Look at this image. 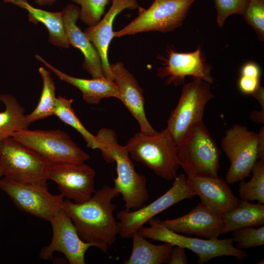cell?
Segmentation results:
<instances>
[{"label": "cell", "mask_w": 264, "mask_h": 264, "mask_svg": "<svg viewBox=\"0 0 264 264\" xmlns=\"http://www.w3.org/2000/svg\"><path fill=\"white\" fill-rule=\"evenodd\" d=\"M148 223L149 227L143 226L138 231L141 236L152 241L169 243L173 246L188 249L197 255L199 264L223 256H233L240 261L248 256L245 251L234 246L232 238L201 239L189 237L169 229L154 218Z\"/></svg>", "instance_id": "5b68a950"}, {"label": "cell", "mask_w": 264, "mask_h": 264, "mask_svg": "<svg viewBox=\"0 0 264 264\" xmlns=\"http://www.w3.org/2000/svg\"><path fill=\"white\" fill-rule=\"evenodd\" d=\"M132 238V252L124 264H162L168 263L173 246L169 243L156 245L151 243L138 232Z\"/></svg>", "instance_id": "603a6c76"}, {"label": "cell", "mask_w": 264, "mask_h": 264, "mask_svg": "<svg viewBox=\"0 0 264 264\" xmlns=\"http://www.w3.org/2000/svg\"><path fill=\"white\" fill-rule=\"evenodd\" d=\"M164 65L157 70L158 76L166 78L165 83L178 86L183 84L186 77L200 79L211 84L214 79L211 76V66L206 62L198 46L194 51L178 52L169 48L165 57L160 56Z\"/></svg>", "instance_id": "9a60e30c"}, {"label": "cell", "mask_w": 264, "mask_h": 264, "mask_svg": "<svg viewBox=\"0 0 264 264\" xmlns=\"http://www.w3.org/2000/svg\"><path fill=\"white\" fill-rule=\"evenodd\" d=\"M261 86L260 79L241 75L238 87L243 93L251 95Z\"/></svg>", "instance_id": "d6a6232c"}, {"label": "cell", "mask_w": 264, "mask_h": 264, "mask_svg": "<svg viewBox=\"0 0 264 264\" xmlns=\"http://www.w3.org/2000/svg\"><path fill=\"white\" fill-rule=\"evenodd\" d=\"M48 164L11 137L0 142V167L3 176L28 183L47 182Z\"/></svg>", "instance_id": "8fae6325"}, {"label": "cell", "mask_w": 264, "mask_h": 264, "mask_svg": "<svg viewBox=\"0 0 264 264\" xmlns=\"http://www.w3.org/2000/svg\"><path fill=\"white\" fill-rule=\"evenodd\" d=\"M35 57L60 80L79 89L82 92L83 99L87 103L97 104L105 98L114 97L119 99L118 90L114 81L106 77L92 78L91 79L75 77L55 68L40 55H35Z\"/></svg>", "instance_id": "44dd1931"}, {"label": "cell", "mask_w": 264, "mask_h": 264, "mask_svg": "<svg viewBox=\"0 0 264 264\" xmlns=\"http://www.w3.org/2000/svg\"><path fill=\"white\" fill-rule=\"evenodd\" d=\"M62 12L69 45L79 49L84 55L83 68L93 78L106 77L98 52L84 31L77 25L80 15L79 7L73 4H68Z\"/></svg>", "instance_id": "d6986e66"}, {"label": "cell", "mask_w": 264, "mask_h": 264, "mask_svg": "<svg viewBox=\"0 0 264 264\" xmlns=\"http://www.w3.org/2000/svg\"><path fill=\"white\" fill-rule=\"evenodd\" d=\"M176 153L188 176L219 177L220 151L203 121L185 132L176 144Z\"/></svg>", "instance_id": "3957f363"}, {"label": "cell", "mask_w": 264, "mask_h": 264, "mask_svg": "<svg viewBox=\"0 0 264 264\" xmlns=\"http://www.w3.org/2000/svg\"><path fill=\"white\" fill-rule=\"evenodd\" d=\"M195 0H154L147 9L140 7L139 15L122 29L114 31V37L150 31H172L182 25Z\"/></svg>", "instance_id": "52a82bcc"}, {"label": "cell", "mask_w": 264, "mask_h": 264, "mask_svg": "<svg viewBox=\"0 0 264 264\" xmlns=\"http://www.w3.org/2000/svg\"><path fill=\"white\" fill-rule=\"evenodd\" d=\"M3 176V174H2V171H1V168H0V178Z\"/></svg>", "instance_id": "ab89813d"}, {"label": "cell", "mask_w": 264, "mask_h": 264, "mask_svg": "<svg viewBox=\"0 0 264 264\" xmlns=\"http://www.w3.org/2000/svg\"><path fill=\"white\" fill-rule=\"evenodd\" d=\"M187 257L186 255L185 248L176 246L173 248L170 257L168 264H187Z\"/></svg>", "instance_id": "836d02e7"}, {"label": "cell", "mask_w": 264, "mask_h": 264, "mask_svg": "<svg viewBox=\"0 0 264 264\" xmlns=\"http://www.w3.org/2000/svg\"><path fill=\"white\" fill-rule=\"evenodd\" d=\"M39 72L43 81V88L39 101L33 111L26 115L27 123H31L41 119L54 115L57 97L55 95V83L50 71L44 67L39 68Z\"/></svg>", "instance_id": "484cf974"}, {"label": "cell", "mask_w": 264, "mask_h": 264, "mask_svg": "<svg viewBox=\"0 0 264 264\" xmlns=\"http://www.w3.org/2000/svg\"><path fill=\"white\" fill-rule=\"evenodd\" d=\"M125 146L132 159L145 165L157 176L168 181L176 176L179 166L176 143L167 128L153 134L140 131Z\"/></svg>", "instance_id": "277c9868"}, {"label": "cell", "mask_w": 264, "mask_h": 264, "mask_svg": "<svg viewBox=\"0 0 264 264\" xmlns=\"http://www.w3.org/2000/svg\"><path fill=\"white\" fill-rule=\"evenodd\" d=\"M73 99L65 97H57L54 115L62 122L68 125L79 132L87 143L88 148L99 149L100 146L95 135L91 134L83 126L72 107Z\"/></svg>", "instance_id": "4316f807"}, {"label": "cell", "mask_w": 264, "mask_h": 264, "mask_svg": "<svg viewBox=\"0 0 264 264\" xmlns=\"http://www.w3.org/2000/svg\"><path fill=\"white\" fill-rule=\"evenodd\" d=\"M80 6L79 18L83 22L93 26L101 19L110 0H71Z\"/></svg>", "instance_id": "f1b7e54d"}, {"label": "cell", "mask_w": 264, "mask_h": 264, "mask_svg": "<svg viewBox=\"0 0 264 264\" xmlns=\"http://www.w3.org/2000/svg\"><path fill=\"white\" fill-rule=\"evenodd\" d=\"M139 7L137 0H112L111 5L104 17L95 25L88 26L84 30L99 55L106 77L113 81L108 52L110 43L114 38V20L122 11Z\"/></svg>", "instance_id": "ac0fdd59"}, {"label": "cell", "mask_w": 264, "mask_h": 264, "mask_svg": "<svg viewBox=\"0 0 264 264\" xmlns=\"http://www.w3.org/2000/svg\"><path fill=\"white\" fill-rule=\"evenodd\" d=\"M255 98L261 104L262 109L264 110V88L260 86L259 88L251 95Z\"/></svg>", "instance_id": "8d00e7d4"}, {"label": "cell", "mask_w": 264, "mask_h": 264, "mask_svg": "<svg viewBox=\"0 0 264 264\" xmlns=\"http://www.w3.org/2000/svg\"><path fill=\"white\" fill-rule=\"evenodd\" d=\"M258 133L240 124H234L225 132L221 147L230 166L225 176L227 184H233L250 176L258 159Z\"/></svg>", "instance_id": "30bf717a"}, {"label": "cell", "mask_w": 264, "mask_h": 264, "mask_svg": "<svg viewBox=\"0 0 264 264\" xmlns=\"http://www.w3.org/2000/svg\"><path fill=\"white\" fill-rule=\"evenodd\" d=\"M95 174L85 163L59 162L47 166L48 179L56 183L64 197L78 203L88 200L96 191Z\"/></svg>", "instance_id": "5bb4252c"}, {"label": "cell", "mask_w": 264, "mask_h": 264, "mask_svg": "<svg viewBox=\"0 0 264 264\" xmlns=\"http://www.w3.org/2000/svg\"><path fill=\"white\" fill-rule=\"evenodd\" d=\"M220 216L224 222L222 234L242 228L264 225V205L240 199L236 207Z\"/></svg>", "instance_id": "cb8c5ba5"}, {"label": "cell", "mask_w": 264, "mask_h": 264, "mask_svg": "<svg viewBox=\"0 0 264 264\" xmlns=\"http://www.w3.org/2000/svg\"><path fill=\"white\" fill-rule=\"evenodd\" d=\"M246 23L252 27L258 39L264 41V0H247L243 14Z\"/></svg>", "instance_id": "4dcf8cb0"}, {"label": "cell", "mask_w": 264, "mask_h": 264, "mask_svg": "<svg viewBox=\"0 0 264 264\" xmlns=\"http://www.w3.org/2000/svg\"><path fill=\"white\" fill-rule=\"evenodd\" d=\"M95 136L104 160L108 163H116L114 187L125 202V210H133L142 207L149 197L146 178L135 170L125 145L119 144L115 132L110 129L102 128Z\"/></svg>", "instance_id": "7a4b0ae2"}, {"label": "cell", "mask_w": 264, "mask_h": 264, "mask_svg": "<svg viewBox=\"0 0 264 264\" xmlns=\"http://www.w3.org/2000/svg\"><path fill=\"white\" fill-rule=\"evenodd\" d=\"M110 68L118 90L119 100L138 122L140 132L148 134L156 133L157 131L146 117L143 90L136 79L121 62L110 64Z\"/></svg>", "instance_id": "e0dca14e"}, {"label": "cell", "mask_w": 264, "mask_h": 264, "mask_svg": "<svg viewBox=\"0 0 264 264\" xmlns=\"http://www.w3.org/2000/svg\"><path fill=\"white\" fill-rule=\"evenodd\" d=\"M0 101L5 110L0 112V142L11 137L12 134L20 130L27 129L29 124L24 114V109L17 98L8 94H0Z\"/></svg>", "instance_id": "d4e9b609"}, {"label": "cell", "mask_w": 264, "mask_h": 264, "mask_svg": "<svg viewBox=\"0 0 264 264\" xmlns=\"http://www.w3.org/2000/svg\"><path fill=\"white\" fill-rule=\"evenodd\" d=\"M251 120L255 122L264 124V110L261 111H255L250 114Z\"/></svg>", "instance_id": "74e56055"}, {"label": "cell", "mask_w": 264, "mask_h": 264, "mask_svg": "<svg viewBox=\"0 0 264 264\" xmlns=\"http://www.w3.org/2000/svg\"><path fill=\"white\" fill-rule=\"evenodd\" d=\"M120 195L114 187L104 185L82 203L64 200L63 209L72 221L80 238L105 253L115 242L119 228L113 212L112 199Z\"/></svg>", "instance_id": "6da1fadb"}, {"label": "cell", "mask_w": 264, "mask_h": 264, "mask_svg": "<svg viewBox=\"0 0 264 264\" xmlns=\"http://www.w3.org/2000/svg\"><path fill=\"white\" fill-rule=\"evenodd\" d=\"M214 3L217 12V24L221 27L229 16L243 15L247 0H214Z\"/></svg>", "instance_id": "1f68e13d"}, {"label": "cell", "mask_w": 264, "mask_h": 264, "mask_svg": "<svg viewBox=\"0 0 264 264\" xmlns=\"http://www.w3.org/2000/svg\"><path fill=\"white\" fill-rule=\"evenodd\" d=\"M187 181L201 203L221 216L236 207L240 200L225 181L217 177L188 176Z\"/></svg>", "instance_id": "ffe728a7"}, {"label": "cell", "mask_w": 264, "mask_h": 264, "mask_svg": "<svg viewBox=\"0 0 264 264\" xmlns=\"http://www.w3.org/2000/svg\"><path fill=\"white\" fill-rule=\"evenodd\" d=\"M233 240L238 248L248 249L264 244V226L247 227L232 231Z\"/></svg>", "instance_id": "f546056e"}, {"label": "cell", "mask_w": 264, "mask_h": 264, "mask_svg": "<svg viewBox=\"0 0 264 264\" xmlns=\"http://www.w3.org/2000/svg\"><path fill=\"white\" fill-rule=\"evenodd\" d=\"M252 177L249 181L241 180L239 194L241 200H256L264 203V158L259 159L253 165Z\"/></svg>", "instance_id": "83f0119b"}, {"label": "cell", "mask_w": 264, "mask_h": 264, "mask_svg": "<svg viewBox=\"0 0 264 264\" xmlns=\"http://www.w3.org/2000/svg\"><path fill=\"white\" fill-rule=\"evenodd\" d=\"M241 75L260 79L261 69L259 65L255 62H248L242 66Z\"/></svg>", "instance_id": "e575fe53"}, {"label": "cell", "mask_w": 264, "mask_h": 264, "mask_svg": "<svg viewBox=\"0 0 264 264\" xmlns=\"http://www.w3.org/2000/svg\"><path fill=\"white\" fill-rule=\"evenodd\" d=\"M12 137L35 153L47 164L59 162L85 163L89 155L65 132L60 130L23 129Z\"/></svg>", "instance_id": "8992f818"}, {"label": "cell", "mask_w": 264, "mask_h": 264, "mask_svg": "<svg viewBox=\"0 0 264 264\" xmlns=\"http://www.w3.org/2000/svg\"><path fill=\"white\" fill-rule=\"evenodd\" d=\"M27 11L29 22L41 23L48 32V41L54 45L68 48L70 45L65 32L63 14L61 12H49L32 6L27 0H2Z\"/></svg>", "instance_id": "7402d4cb"}, {"label": "cell", "mask_w": 264, "mask_h": 264, "mask_svg": "<svg viewBox=\"0 0 264 264\" xmlns=\"http://www.w3.org/2000/svg\"><path fill=\"white\" fill-rule=\"evenodd\" d=\"M169 229L177 233L217 239L223 234L224 222L221 217L201 203L179 218L159 220Z\"/></svg>", "instance_id": "2e32d148"}, {"label": "cell", "mask_w": 264, "mask_h": 264, "mask_svg": "<svg viewBox=\"0 0 264 264\" xmlns=\"http://www.w3.org/2000/svg\"><path fill=\"white\" fill-rule=\"evenodd\" d=\"M258 159L264 158V128L261 127L258 133Z\"/></svg>", "instance_id": "d590c367"}, {"label": "cell", "mask_w": 264, "mask_h": 264, "mask_svg": "<svg viewBox=\"0 0 264 264\" xmlns=\"http://www.w3.org/2000/svg\"><path fill=\"white\" fill-rule=\"evenodd\" d=\"M196 196L185 175L176 176L172 187L152 202L135 210H124L117 213L119 235L124 239H131L134 232H138L156 215L183 200Z\"/></svg>", "instance_id": "9c48e42d"}, {"label": "cell", "mask_w": 264, "mask_h": 264, "mask_svg": "<svg viewBox=\"0 0 264 264\" xmlns=\"http://www.w3.org/2000/svg\"><path fill=\"white\" fill-rule=\"evenodd\" d=\"M214 97L210 84L204 81L193 79L183 85L179 101L166 127L176 144L190 127L203 121L205 106Z\"/></svg>", "instance_id": "7c38bea8"}, {"label": "cell", "mask_w": 264, "mask_h": 264, "mask_svg": "<svg viewBox=\"0 0 264 264\" xmlns=\"http://www.w3.org/2000/svg\"><path fill=\"white\" fill-rule=\"evenodd\" d=\"M53 235L49 245L39 253L43 260H51L54 252L62 253L70 264H85L86 251L94 245L83 241L79 237L70 218L62 209L49 220Z\"/></svg>", "instance_id": "4fadbf2b"}, {"label": "cell", "mask_w": 264, "mask_h": 264, "mask_svg": "<svg viewBox=\"0 0 264 264\" xmlns=\"http://www.w3.org/2000/svg\"><path fill=\"white\" fill-rule=\"evenodd\" d=\"M57 0H34V2L41 6H52Z\"/></svg>", "instance_id": "f35d334b"}, {"label": "cell", "mask_w": 264, "mask_h": 264, "mask_svg": "<svg viewBox=\"0 0 264 264\" xmlns=\"http://www.w3.org/2000/svg\"><path fill=\"white\" fill-rule=\"evenodd\" d=\"M0 188L19 210L45 220L62 209L64 197L51 194L47 182H24L4 176L0 178Z\"/></svg>", "instance_id": "ba28073f"}]
</instances>
